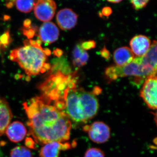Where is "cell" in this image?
Wrapping results in <instances>:
<instances>
[{
	"label": "cell",
	"mask_w": 157,
	"mask_h": 157,
	"mask_svg": "<svg viewBox=\"0 0 157 157\" xmlns=\"http://www.w3.org/2000/svg\"><path fill=\"white\" fill-rule=\"evenodd\" d=\"M40 39L25 40L24 46L11 50L9 58L17 63L28 76H36L45 73L51 67L47 63V56L51 54L48 49L41 47Z\"/></svg>",
	"instance_id": "2"
},
{
	"label": "cell",
	"mask_w": 157,
	"mask_h": 157,
	"mask_svg": "<svg viewBox=\"0 0 157 157\" xmlns=\"http://www.w3.org/2000/svg\"><path fill=\"white\" fill-rule=\"evenodd\" d=\"M93 94L94 95L100 94L101 93V89L98 86H96L94 88V90H93Z\"/></svg>",
	"instance_id": "26"
},
{
	"label": "cell",
	"mask_w": 157,
	"mask_h": 157,
	"mask_svg": "<svg viewBox=\"0 0 157 157\" xmlns=\"http://www.w3.org/2000/svg\"><path fill=\"white\" fill-rule=\"evenodd\" d=\"M28 118L29 135L40 144L67 142L70 139L72 123L67 114L41 96L22 104Z\"/></svg>",
	"instance_id": "1"
},
{
	"label": "cell",
	"mask_w": 157,
	"mask_h": 157,
	"mask_svg": "<svg viewBox=\"0 0 157 157\" xmlns=\"http://www.w3.org/2000/svg\"><path fill=\"white\" fill-rule=\"evenodd\" d=\"M59 35V29L53 22H44L39 28V39L45 43L48 44L56 42L58 39Z\"/></svg>",
	"instance_id": "10"
},
{
	"label": "cell",
	"mask_w": 157,
	"mask_h": 157,
	"mask_svg": "<svg viewBox=\"0 0 157 157\" xmlns=\"http://www.w3.org/2000/svg\"><path fill=\"white\" fill-rule=\"evenodd\" d=\"M130 45L135 56L137 57H141L148 52L151 45V42L146 36L137 35L131 39Z\"/></svg>",
	"instance_id": "11"
},
{
	"label": "cell",
	"mask_w": 157,
	"mask_h": 157,
	"mask_svg": "<svg viewBox=\"0 0 157 157\" xmlns=\"http://www.w3.org/2000/svg\"><path fill=\"white\" fill-rule=\"evenodd\" d=\"M81 45L82 48L86 51L95 48L96 44V42L94 40H89L82 42Z\"/></svg>",
	"instance_id": "21"
},
{
	"label": "cell",
	"mask_w": 157,
	"mask_h": 157,
	"mask_svg": "<svg viewBox=\"0 0 157 157\" xmlns=\"http://www.w3.org/2000/svg\"><path fill=\"white\" fill-rule=\"evenodd\" d=\"M53 53L55 56H56L58 57H60L63 55V51L61 49L56 48L55 50H54Z\"/></svg>",
	"instance_id": "25"
},
{
	"label": "cell",
	"mask_w": 157,
	"mask_h": 157,
	"mask_svg": "<svg viewBox=\"0 0 157 157\" xmlns=\"http://www.w3.org/2000/svg\"><path fill=\"white\" fill-rule=\"evenodd\" d=\"M140 96L149 108L157 109V76H150L144 82Z\"/></svg>",
	"instance_id": "6"
},
{
	"label": "cell",
	"mask_w": 157,
	"mask_h": 157,
	"mask_svg": "<svg viewBox=\"0 0 157 157\" xmlns=\"http://www.w3.org/2000/svg\"><path fill=\"white\" fill-rule=\"evenodd\" d=\"M149 1L147 0H143V1H131V4H132V7L135 10H139L143 9L146 7Z\"/></svg>",
	"instance_id": "20"
},
{
	"label": "cell",
	"mask_w": 157,
	"mask_h": 157,
	"mask_svg": "<svg viewBox=\"0 0 157 157\" xmlns=\"http://www.w3.org/2000/svg\"><path fill=\"white\" fill-rule=\"evenodd\" d=\"M135 58L131 48L126 46L118 48L113 53V60L117 67H123L128 64Z\"/></svg>",
	"instance_id": "14"
},
{
	"label": "cell",
	"mask_w": 157,
	"mask_h": 157,
	"mask_svg": "<svg viewBox=\"0 0 157 157\" xmlns=\"http://www.w3.org/2000/svg\"><path fill=\"white\" fill-rule=\"evenodd\" d=\"M105 76L110 81L115 80L119 77L134 76L136 83H140L150 77L140 61V57H135L133 61L123 67L111 66L105 71Z\"/></svg>",
	"instance_id": "4"
},
{
	"label": "cell",
	"mask_w": 157,
	"mask_h": 157,
	"mask_svg": "<svg viewBox=\"0 0 157 157\" xmlns=\"http://www.w3.org/2000/svg\"><path fill=\"white\" fill-rule=\"evenodd\" d=\"M37 1H14V5L18 11L29 13L33 10L35 7Z\"/></svg>",
	"instance_id": "17"
},
{
	"label": "cell",
	"mask_w": 157,
	"mask_h": 157,
	"mask_svg": "<svg viewBox=\"0 0 157 157\" xmlns=\"http://www.w3.org/2000/svg\"><path fill=\"white\" fill-rule=\"evenodd\" d=\"M12 113L8 102L0 98V136L6 132L12 118Z\"/></svg>",
	"instance_id": "13"
},
{
	"label": "cell",
	"mask_w": 157,
	"mask_h": 157,
	"mask_svg": "<svg viewBox=\"0 0 157 157\" xmlns=\"http://www.w3.org/2000/svg\"><path fill=\"white\" fill-rule=\"evenodd\" d=\"M112 13V9L110 7H104L102 9V14L104 16L108 17Z\"/></svg>",
	"instance_id": "24"
},
{
	"label": "cell",
	"mask_w": 157,
	"mask_h": 157,
	"mask_svg": "<svg viewBox=\"0 0 157 157\" xmlns=\"http://www.w3.org/2000/svg\"><path fill=\"white\" fill-rule=\"evenodd\" d=\"M76 146V142L53 141L44 144L40 149V157H59L62 151L67 150Z\"/></svg>",
	"instance_id": "8"
},
{
	"label": "cell",
	"mask_w": 157,
	"mask_h": 157,
	"mask_svg": "<svg viewBox=\"0 0 157 157\" xmlns=\"http://www.w3.org/2000/svg\"><path fill=\"white\" fill-rule=\"evenodd\" d=\"M64 101V112L70 121L76 123L86 122L97 115L99 109L95 95L82 88L67 90Z\"/></svg>",
	"instance_id": "3"
},
{
	"label": "cell",
	"mask_w": 157,
	"mask_h": 157,
	"mask_svg": "<svg viewBox=\"0 0 157 157\" xmlns=\"http://www.w3.org/2000/svg\"><path fill=\"white\" fill-rule=\"evenodd\" d=\"M155 120L157 125V111L156 112V113H155Z\"/></svg>",
	"instance_id": "29"
},
{
	"label": "cell",
	"mask_w": 157,
	"mask_h": 157,
	"mask_svg": "<svg viewBox=\"0 0 157 157\" xmlns=\"http://www.w3.org/2000/svg\"><path fill=\"white\" fill-rule=\"evenodd\" d=\"M78 15L72 9H64L56 14L57 23L60 28L63 30L73 28L77 24Z\"/></svg>",
	"instance_id": "9"
},
{
	"label": "cell",
	"mask_w": 157,
	"mask_h": 157,
	"mask_svg": "<svg viewBox=\"0 0 157 157\" xmlns=\"http://www.w3.org/2000/svg\"><path fill=\"white\" fill-rule=\"evenodd\" d=\"M25 144L29 148H35V141L31 137H28L26 139Z\"/></svg>",
	"instance_id": "22"
},
{
	"label": "cell",
	"mask_w": 157,
	"mask_h": 157,
	"mask_svg": "<svg viewBox=\"0 0 157 157\" xmlns=\"http://www.w3.org/2000/svg\"><path fill=\"white\" fill-rule=\"evenodd\" d=\"M84 157H105V154L100 148L91 147L86 151Z\"/></svg>",
	"instance_id": "19"
},
{
	"label": "cell",
	"mask_w": 157,
	"mask_h": 157,
	"mask_svg": "<svg viewBox=\"0 0 157 157\" xmlns=\"http://www.w3.org/2000/svg\"><path fill=\"white\" fill-rule=\"evenodd\" d=\"M14 1H9V2H7L6 3V6L7 8H11L14 6Z\"/></svg>",
	"instance_id": "27"
},
{
	"label": "cell",
	"mask_w": 157,
	"mask_h": 157,
	"mask_svg": "<svg viewBox=\"0 0 157 157\" xmlns=\"http://www.w3.org/2000/svg\"><path fill=\"white\" fill-rule=\"evenodd\" d=\"M83 130L87 133L90 139L96 143H105L110 137V128L103 122L95 121L86 125L83 127Z\"/></svg>",
	"instance_id": "5"
},
{
	"label": "cell",
	"mask_w": 157,
	"mask_h": 157,
	"mask_svg": "<svg viewBox=\"0 0 157 157\" xmlns=\"http://www.w3.org/2000/svg\"><path fill=\"white\" fill-rule=\"evenodd\" d=\"M32 152L25 147L18 146L11 150L10 157H32Z\"/></svg>",
	"instance_id": "18"
},
{
	"label": "cell",
	"mask_w": 157,
	"mask_h": 157,
	"mask_svg": "<svg viewBox=\"0 0 157 157\" xmlns=\"http://www.w3.org/2000/svg\"><path fill=\"white\" fill-rule=\"evenodd\" d=\"M73 63L75 67H81L87 63L89 55L81 45H77L74 47L73 53Z\"/></svg>",
	"instance_id": "16"
},
{
	"label": "cell",
	"mask_w": 157,
	"mask_h": 157,
	"mask_svg": "<svg viewBox=\"0 0 157 157\" xmlns=\"http://www.w3.org/2000/svg\"><path fill=\"white\" fill-rule=\"evenodd\" d=\"M34 9V14L37 19L48 22L54 16L56 9V3L52 0L37 1Z\"/></svg>",
	"instance_id": "7"
},
{
	"label": "cell",
	"mask_w": 157,
	"mask_h": 157,
	"mask_svg": "<svg viewBox=\"0 0 157 157\" xmlns=\"http://www.w3.org/2000/svg\"><path fill=\"white\" fill-rule=\"evenodd\" d=\"M100 52H101V56L106 59H108L110 57V53L105 46L101 49Z\"/></svg>",
	"instance_id": "23"
},
{
	"label": "cell",
	"mask_w": 157,
	"mask_h": 157,
	"mask_svg": "<svg viewBox=\"0 0 157 157\" xmlns=\"http://www.w3.org/2000/svg\"><path fill=\"white\" fill-rule=\"evenodd\" d=\"M140 59L144 66L151 70L157 76V41L152 42L148 52L140 57Z\"/></svg>",
	"instance_id": "15"
},
{
	"label": "cell",
	"mask_w": 157,
	"mask_h": 157,
	"mask_svg": "<svg viewBox=\"0 0 157 157\" xmlns=\"http://www.w3.org/2000/svg\"><path fill=\"white\" fill-rule=\"evenodd\" d=\"M121 2V1H108V2L112 3H118Z\"/></svg>",
	"instance_id": "28"
},
{
	"label": "cell",
	"mask_w": 157,
	"mask_h": 157,
	"mask_svg": "<svg viewBox=\"0 0 157 157\" xmlns=\"http://www.w3.org/2000/svg\"><path fill=\"white\" fill-rule=\"evenodd\" d=\"M5 133L11 141L17 143L24 140L27 135V131L22 122L15 121L10 124Z\"/></svg>",
	"instance_id": "12"
}]
</instances>
